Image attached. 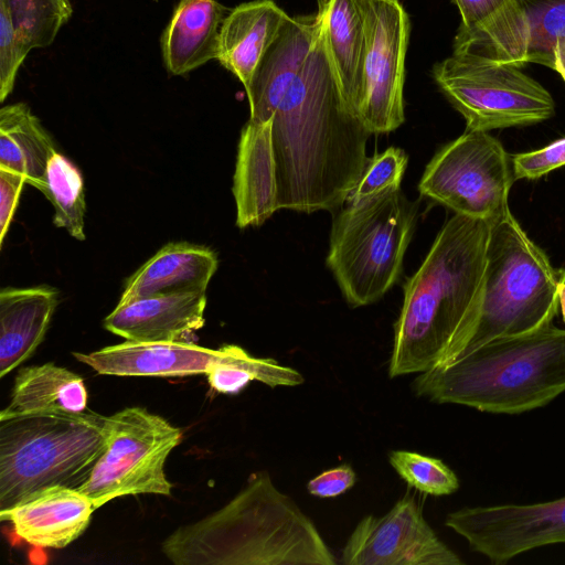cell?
I'll list each match as a JSON object with an SVG mask.
<instances>
[{
  "instance_id": "cell-1",
  "label": "cell",
  "mask_w": 565,
  "mask_h": 565,
  "mask_svg": "<svg viewBox=\"0 0 565 565\" xmlns=\"http://www.w3.org/2000/svg\"><path fill=\"white\" fill-rule=\"evenodd\" d=\"M318 12L308 55L269 117L279 209L305 213L347 201L369 160L371 135L342 97Z\"/></svg>"
},
{
  "instance_id": "cell-2",
  "label": "cell",
  "mask_w": 565,
  "mask_h": 565,
  "mask_svg": "<svg viewBox=\"0 0 565 565\" xmlns=\"http://www.w3.org/2000/svg\"><path fill=\"white\" fill-rule=\"evenodd\" d=\"M491 223L455 214L404 286L391 377L451 364L480 319Z\"/></svg>"
},
{
  "instance_id": "cell-3",
  "label": "cell",
  "mask_w": 565,
  "mask_h": 565,
  "mask_svg": "<svg viewBox=\"0 0 565 565\" xmlns=\"http://www.w3.org/2000/svg\"><path fill=\"white\" fill-rule=\"evenodd\" d=\"M175 565H334L313 522L266 472L223 508L178 527L162 543Z\"/></svg>"
},
{
  "instance_id": "cell-4",
  "label": "cell",
  "mask_w": 565,
  "mask_h": 565,
  "mask_svg": "<svg viewBox=\"0 0 565 565\" xmlns=\"http://www.w3.org/2000/svg\"><path fill=\"white\" fill-rule=\"evenodd\" d=\"M413 388L439 404L516 415L550 404L565 392V329L498 338L444 367L422 372Z\"/></svg>"
},
{
  "instance_id": "cell-5",
  "label": "cell",
  "mask_w": 565,
  "mask_h": 565,
  "mask_svg": "<svg viewBox=\"0 0 565 565\" xmlns=\"http://www.w3.org/2000/svg\"><path fill=\"white\" fill-rule=\"evenodd\" d=\"M106 419L87 408L0 420V512L50 487L84 484L105 450Z\"/></svg>"
},
{
  "instance_id": "cell-6",
  "label": "cell",
  "mask_w": 565,
  "mask_h": 565,
  "mask_svg": "<svg viewBox=\"0 0 565 565\" xmlns=\"http://www.w3.org/2000/svg\"><path fill=\"white\" fill-rule=\"evenodd\" d=\"M487 258L480 319L458 358L494 339L547 327L558 310L565 268L553 267L511 211L491 225Z\"/></svg>"
},
{
  "instance_id": "cell-7",
  "label": "cell",
  "mask_w": 565,
  "mask_h": 565,
  "mask_svg": "<svg viewBox=\"0 0 565 565\" xmlns=\"http://www.w3.org/2000/svg\"><path fill=\"white\" fill-rule=\"evenodd\" d=\"M415 222L416 207L396 186L339 212L327 265L349 305H370L397 281Z\"/></svg>"
},
{
  "instance_id": "cell-8",
  "label": "cell",
  "mask_w": 565,
  "mask_h": 565,
  "mask_svg": "<svg viewBox=\"0 0 565 565\" xmlns=\"http://www.w3.org/2000/svg\"><path fill=\"white\" fill-rule=\"evenodd\" d=\"M433 76L466 119V130L529 126L555 113L548 90L512 64L454 52L434 66Z\"/></svg>"
},
{
  "instance_id": "cell-9",
  "label": "cell",
  "mask_w": 565,
  "mask_h": 565,
  "mask_svg": "<svg viewBox=\"0 0 565 565\" xmlns=\"http://www.w3.org/2000/svg\"><path fill=\"white\" fill-rule=\"evenodd\" d=\"M182 438L179 427L143 407H126L107 416L105 450L77 490L95 509L118 497L170 495L164 463Z\"/></svg>"
},
{
  "instance_id": "cell-10",
  "label": "cell",
  "mask_w": 565,
  "mask_h": 565,
  "mask_svg": "<svg viewBox=\"0 0 565 565\" xmlns=\"http://www.w3.org/2000/svg\"><path fill=\"white\" fill-rule=\"evenodd\" d=\"M502 143L487 131L466 130L429 161L418 189L456 214L493 224L507 214L515 181Z\"/></svg>"
},
{
  "instance_id": "cell-11",
  "label": "cell",
  "mask_w": 565,
  "mask_h": 565,
  "mask_svg": "<svg viewBox=\"0 0 565 565\" xmlns=\"http://www.w3.org/2000/svg\"><path fill=\"white\" fill-rule=\"evenodd\" d=\"M364 51L353 114L370 134L397 129L404 116L405 57L411 22L398 0H355Z\"/></svg>"
},
{
  "instance_id": "cell-12",
  "label": "cell",
  "mask_w": 565,
  "mask_h": 565,
  "mask_svg": "<svg viewBox=\"0 0 565 565\" xmlns=\"http://www.w3.org/2000/svg\"><path fill=\"white\" fill-rule=\"evenodd\" d=\"M454 52L521 68L535 63L554 70L555 57H565V0H507L486 21L459 26Z\"/></svg>"
},
{
  "instance_id": "cell-13",
  "label": "cell",
  "mask_w": 565,
  "mask_h": 565,
  "mask_svg": "<svg viewBox=\"0 0 565 565\" xmlns=\"http://www.w3.org/2000/svg\"><path fill=\"white\" fill-rule=\"evenodd\" d=\"M445 525L493 564L553 544H565V495L530 504H495L450 512Z\"/></svg>"
},
{
  "instance_id": "cell-14",
  "label": "cell",
  "mask_w": 565,
  "mask_h": 565,
  "mask_svg": "<svg viewBox=\"0 0 565 565\" xmlns=\"http://www.w3.org/2000/svg\"><path fill=\"white\" fill-rule=\"evenodd\" d=\"M345 565H462L434 532L415 498L405 495L382 516L366 515L349 536Z\"/></svg>"
},
{
  "instance_id": "cell-15",
  "label": "cell",
  "mask_w": 565,
  "mask_h": 565,
  "mask_svg": "<svg viewBox=\"0 0 565 565\" xmlns=\"http://www.w3.org/2000/svg\"><path fill=\"white\" fill-rule=\"evenodd\" d=\"M227 354L226 347L212 350L198 344L127 341L90 353L73 352L74 358L104 375L186 376L206 374Z\"/></svg>"
},
{
  "instance_id": "cell-16",
  "label": "cell",
  "mask_w": 565,
  "mask_h": 565,
  "mask_svg": "<svg viewBox=\"0 0 565 565\" xmlns=\"http://www.w3.org/2000/svg\"><path fill=\"white\" fill-rule=\"evenodd\" d=\"M95 510L79 490L56 486L1 511L0 520L10 521L14 533L33 546L63 548L83 534Z\"/></svg>"
},
{
  "instance_id": "cell-17",
  "label": "cell",
  "mask_w": 565,
  "mask_h": 565,
  "mask_svg": "<svg viewBox=\"0 0 565 565\" xmlns=\"http://www.w3.org/2000/svg\"><path fill=\"white\" fill-rule=\"evenodd\" d=\"M205 292L147 297L118 303L104 319V328L127 341H184L205 324Z\"/></svg>"
},
{
  "instance_id": "cell-18",
  "label": "cell",
  "mask_w": 565,
  "mask_h": 565,
  "mask_svg": "<svg viewBox=\"0 0 565 565\" xmlns=\"http://www.w3.org/2000/svg\"><path fill=\"white\" fill-rule=\"evenodd\" d=\"M271 118L243 127L233 182L236 225L258 226L279 209Z\"/></svg>"
},
{
  "instance_id": "cell-19",
  "label": "cell",
  "mask_w": 565,
  "mask_h": 565,
  "mask_svg": "<svg viewBox=\"0 0 565 565\" xmlns=\"http://www.w3.org/2000/svg\"><path fill=\"white\" fill-rule=\"evenodd\" d=\"M320 14L290 17L262 56L245 88L250 117L266 121L299 73L313 42Z\"/></svg>"
},
{
  "instance_id": "cell-20",
  "label": "cell",
  "mask_w": 565,
  "mask_h": 565,
  "mask_svg": "<svg viewBox=\"0 0 565 565\" xmlns=\"http://www.w3.org/2000/svg\"><path fill=\"white\" fill-rule=\"evenodd\" d=\"M217 265L215 252L206 246L167 244L129 277L118 303L160 295L205 292Z\"/></svg>"
},
{
  "instance_id": "cell-21",
  "label": "cell",
  "mask_w": 565,
  "mask_h": 565,
  "mask_svg": "<svg viewBox=\"0 0 565 565\" xmlns=\"http://www.w3.org/2000/svg\"><path fill=\"white\" fill-rule=\"evenodd\" d=\"M58 301V290L47 285L1 289L0 377L33 355L45 337Z\"/></svg>"
},
{
  "instance_id": "cell-22",
  "label": "cell",
  "mask_w": 565,
  "mask_h": 565,
  "mask_svg": "<svg viewBox=\"0 0 565 565\" xmlns=\"http://www.w3.org/2000/svg\"><path fill=\"white\" fill-rule=\"evenodd\" d=\"M289 18L273 0L235 7L222 23L216 60L247 88L262 56Z\"/></svg>"
},
{
  "instance_id": "cell-23",
  "label": "cell",
  "mask_w": 565,
  "mask_h": 565,
  "mask_svg": "<svg viewBox=\"0 0 565 565\" xmlns=\"http://www.w3.org/2000/svg\"><path fill=\"white\" fill-rule=\"evenodd\" d=\"M228 12L217 0H180L160 40L167 71L184 75L216 60L221 26Z\"/></svg>"
},
{
  "instance_id": "cell-24",
  "label": "cell",
  "mask_w": 565,
  "mask_h": 565,
  "mask_svg": "<svg viewBox=\"0 0 565 565\" xmlns=\"http://www.w3.org/2000/svg\"><path fill=\"white\" fill-rule=\"evenodd\" d=\"M87 391L77 374L53 363L32 365L15 375L10 403L0 420L41 414H76L87 409Z\"/></svg>"
},
{
  "instance_id": "cell-25",
  "label": "cell",
  "mask_w": 565,
  "mask_h": 565,
  "mask_svg": "<svg viewBox=\"0 0 565 565\" xmlns=\"http://www.w3.org/2000/svg\"><path fill=\"white\" fill-rule=\"evenodd\" d=\"M56 152L52 137L24 103L0 109V168L23 174L44 193L49 161Z\"/></svg>"
},
{
  "instance_id": "cell-26",
  "label": "cell",
  "mask_w": 565,
  "mask_h": 565,
  "mask_svg": "<svg viewBox=\"0 0 565 565\" xmlns=\"http://www.w3.org/2000/svg\"><path fill=\"white\" fill-rule=\"evenodd\" d=\"M328 53L342 97L353 114L364 51V26L355 0H320ZM354 115V114H353Z\"/></svg>"
},
{
  "instance_id": "cell-27",
  "label": "cell",
  "mask_w": 565,
  "mask_h": 565,
  "mask_svg": "<svg viewBox=\"0 0 565 565\" xmlns=\"http://www.w3.org/2000/svg\"><path fill=\"white\" fill-rule=\"evenodd\" d=\"M44 195L54 207L53 224L65 228L78 239H85L86 211L84 182L78 169L63 154L55 152L47 164Z\"/></svg>"
},
{
  "instance_id": "cell-28",
  "label": "cell",
  "mask_w": 565,
  "mask_h": 565,
  "mask_svg": "<svg viewBox=\"0 0 565 565\" xmlns=\"http://www.w3.org/2000/svg\"><path fill=\"white\" fill-rule=\"evenodd\" d=\"M15 30L32 49L46 47L72 18L71 0H6Z\"/></svg>"
},
{
  "instance_id": "cell-29",
  "label": "cell",
  "mask_w": 565,
  "mask_h": 565,
  "mask_svg": "<svg viewBox=\"0 0 565 565\" xmlns=\"http://www.w3.org/2000/svg\"><path fill=\"white\" fill-rule=\"evenodd\" d=\"M388 460L403 480L423 493L440 497L459 489L457 475L440 459L411 450H393Z\"/></svg>"
},
{
  "instance_id": "cell-30",
  "label": "cell",
  "mask_w": 565,
  "mask_h": 565,
  "mask_svg": "<svg viewBox=\"0 0 565 565\" xmlns=\"http://www.w3.org/2000/svg\"><path fill=\"white\" fill-rule=\"evenodd\" d=\"M404 150L390 147L369 158L363 173L349 194L347 202L355 203L384 192L390 188H401L407 166Z\"/></svg>"
},
{
  "instance_id": "cell-31",
  "label": "cell",
  "mask_w": 565,
  "mask_h": 565,
  "mask_svg": "<svg viewBox=\"0 0 565 565\" xmlns=\"http://www.w3.org/2000/svg\"><path fill=\"white\" fill-rule=\"evenodd\" d=\"M31 51L19 36L6 0H0V102L12 92L18 71Z\"/></svg>"
},
{
  "instance_id": "cell-32",
  "label": "cell",
  "mask_w": 565,
  "mask_h": 565,
  "mask_svg": "<svg viewBox=\"0 0 565 565\" xmlns=\"http://www.w3.org/2000/svg\"><path fill=\"white\" fill-rule=\"evenodd\" d=\"M513 177L534 180L565 166V137L542 149L516 153L511 158Z\"/></svg>"
},
{
  "instance_id": "cell-33",
  "label": "cell",
  "mask_w": 565,
  "mask_h": 565,
  "mask_svg": "<svg viewBox=\"0 0 565 565\" xmlns=\"http://www.w3.org/2000/svg\"><path fill=\"white\" fill-rule=\"evenodd\" d=\"M26 179L23 174L10 169L0 168V245L9 231L17 210L19 198Z\"/></svg>"
},
{
  "instance_id": "cell-34",
  "label": "cell",
  "mask_w": 565,
  "mask_h": 565,
  "mask_svg": "<svg viewBox=\"0 0 565 565\" xmlns=\"http://www.w3.org/2000/svg\"><path fill=\"white\" fill-rule=\"evenodd\" d=\"M356 475L350 465H341L313 477L307 484L309 493L318 498H334L350 490Z\"/></svg>"
},
{
  "instance_id": "cell-35",
  "label": "cell",
  "mask_w": 565,
  "mask_h": 565,
  "mask_svg": "<svg viewBox=\"0 0 565 565\" xmlns=\"http://www.w3.org/2000/svg\"><path fill=\"white\" fill-rule=\"evenodd\" d=\"M463 28L475 26L494 14L507 0H454Z\"/></svg>"
},
{
  "instance_id": "cell-36",
  "label": "cell",
  "mask_w": 565,
  "mask_h": 565,
  "mask_svg": "<svg viewBox=\"0 0 565 565\" xmlns=\"http://www.w3.org/2000/svg\"><path fill=\"white\" fill-rule=\"evenodd\" d=\"M558 302L562 310L563 321L565 323V282L561 284L558 287Z\"/></svg>"
},
{
  "instance_id": "cell-37",
  "label": "cell",
  "mask_w": 565,
  "mask_h": 565,
  "mask_svg": "<svg viewBox=\"0 0 565 565\" xmlns=\"http://www.w3.org/2000/svg\"><path fill=\"white\" fill-rule=\"evenodd\" d=\"M554 70L557 71L565 81V57L556 56Z\"/></svg>"
}]
</instances>
